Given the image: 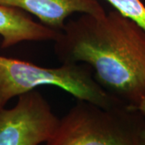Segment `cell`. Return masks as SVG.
<instances>
[{
    "instance_id": "cell-2",
    "label": "cell",
    "mask_w": 145,
    "mask_h": 145,
    "mask_svg": "<svg viewBox=\"0 0 145 145\" xmlns=\"http://www.w3.org/2000/svg\"><path fill=\"white\" fill-rule=\"evenodd\" d=\"M144 130L145 116L138 109L78 100L59 119L46 145H143Z\"/></svg>"
},
{
    "instance_id": "cell-3",
    "label": "cell",
    "mask_w": 145,
    "mask_h": 145,
    "mask_svg": "<svg viewBox=\"0 0 145 145\" xmlns=\"http://www.w3.org/2000/svg\"><path fill=\"white\" fill-rule=\"evenodd\" d=\"M43 86H57L78 100L102 107L124 105L100 86L86 64L65 62L45 68L0 55V110L10 99Z\"/></svg>"
},
{
    "instance_id": "cell-7",
    "label": "cell",
    "mask_w": 145,
    "mask_h": 145,
    "mask_svg": "<svg viewBox=\"0 0 145 145\" xmlns=\"http://www.w3.org/2000/svg\"><path fill=\"white\" fill-rule=\"evenodd\" d=\"M120 14L145 30V5L141 0H106Z\"/></svg>"
},
{
    "instance_id": "cell-1",
    "label": "cell",
    "mask_w": 145,
    "mask_h": 145,
    "mask_svg": "<svg viewBox=\"0 0 145 145\" xmlns=\"http://www.w3.org/2000/svg\"><path fill=\"white\" fill-rule=\"evenodd\" d=\"M54 50L63 63H84L100 86L127 106L145 96V30L117 10L65 23Z\"/></svg>"
},
{
    "instance_id": "cell-5",
    "label": "cell",
    "mask_w": 145,
    "mask_h": 145,
    "mask_svg": "<svg viewBox=\"0 0 145 145\" xmlns=\"http://www.w3.org/2000/svg\"><path fill=\"white\" fill-rule=\"evenodd\" d=\"M0 4L31 13L57 31L62 29L65 20L73 13L99 16L106 12L99 0H0Z\"/></svg>"
},
{
    "instance_id": "cell-8",
    "label": "cell",
    "mask_w": 145,
    "mask_h": 145,
    "mask_svg": "<svg viewBox=\"0 0 145 145\" xmlns=\"http://www.w3.org/2000/svg\"><path fill=\"white\" fill-rule=\"evenodd\" d=\"M137 109H138L140 111H141L145 116V96L143 98V99L141 100V102H140V103L139 104L138 108ZM143 145H145V130L144 132V137H143Z\"/></svg>"
},
{
    "instance_id": "cell-4",
    "label": "cell",
    "mask_w": 145,
    "mask_h": 145,
    "mask_svg": "<svg viewBox=\"0 0 145 145\" xmlns=\"http://www.w3.org/2000/svg\"><path fill=\"white\" fill-rule=\"evenodd\" d=\"M10 109L0 110V145H40L49 140L59 118L36 89L21 94Z\"/></svg>"
},
{
    "instance_id": "cell-6",
    "label": "cell",
    "mask_w": 145,
    "mask_h": 145,
    "mask_svg": "<svg viewBox=\"0 0 145 145\" xmlns=\"http://www.w3.org/2000/svg\"><path fill=\"white\" fill-rule=\"evenodd\" d=\"M60 31L34 21L26 11L0 4L1 47L10 48L24 41H55Z\"/></svg>"
}]
</instances>
